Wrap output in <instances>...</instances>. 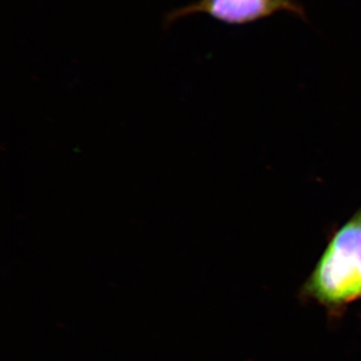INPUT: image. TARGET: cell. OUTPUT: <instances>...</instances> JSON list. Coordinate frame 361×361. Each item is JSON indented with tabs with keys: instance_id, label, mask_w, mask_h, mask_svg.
<instances>
[{
	"instance_id": "obj_1",
	"label": "cell",
	"mask_w": 361,
	"mask_h": 361,
	"mask_svg": "<svg viewBox=\"0 0 361 361\" xmlns=\"http://www.w3.org/2000/svg\"><path fill=\"white\" fill-rule=\"evenodd\" d=\"M315 298L341 305L361 298V219L356 214L330 241L307 284Z\"/></svg>"
},
{
	"instance_id": "obj_2",
	"label": "cell",
	"mask_w": 361,
	"mask_h": 361,
	"mask_svg": "<svg viewBox=\"0 0 361 361\" xmlns=\"http://www.w3.org/2000/svg\"><path fill=\"white\" fill-rule=\"evenodd\" d=\"M200 13L230 25H249L278 13H289L307 20L305 8L298 0H198L169 14L166 23Z\"/></svg>"
},
{
	"instance_id": "obj_3",
	"label": "cell",
	"mask_w": 361,
	"mask_h": 361,
	"mask_svg": "<svg viewBox=\"0 0 361 361\" xmlns=\"http://www.w3.org/2000/svg\"><path fill=\"white\" fill-rule=\"evenodd\" d=\"M358 214H360V219H361V210L360 211V212H358Z\"/></svg>"
}]
</instances>
